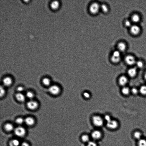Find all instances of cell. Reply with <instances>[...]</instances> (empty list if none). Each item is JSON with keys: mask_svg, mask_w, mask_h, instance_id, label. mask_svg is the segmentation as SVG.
Returning <instances> with one entry per match:
<instances>
[{"mask_svg": "<svg viewBox=\"0 0 146 146\" xmlns=\"http://www.w3.org/2000/svg\"><path fill=\"white\" fill-rule=\"evenodd\" d=\"M92 120L93 124L96 127H101L104 124V120L102 118L99 116H93L92 118Z\"/></svg>", "mask_w": 146, "mask_h": 146, "instance_id": "1", "label": "cell"}, {"mask_svg": "<svg viewBox=\"0 0 146 146\" xmlns=\"http://www.w3.org/2000/svg\"><path fill=\"white\" fill-rule=\"evenodd\" d=\"M14 132L16 136L22 137H24L25 135L26 131L24 127L19 126L14 129Z\"/></svg>", "mask_w": 146, "mask_h": 146, "instance_id": "2", "label": "cell"}, {"mask_svg": "<svg viewBox=\"0 0 146 146\" xmlns=\"http://www.w3.org/2000/svg\"><path fill=\"white\" fill-rule=\"evenodd\" d=\"M121 60L120 52L119 51H114L113 52L111 57V60L113 63H117L120 61Z\"/></svg>", "mask_w": 146, "mask_h": 146, "instance_id": "3", "label": "cell"}, {"mask_svg": "<svg viewBox=\"0 0 146 146\" xmlns=\"http://www.w3.org/2000/svg\"><path fill=\"white\" fill-rule=\"evenodd\" d=\"M100 6L97 3H93L89 7L90 12L93 14H97L100 9Z\"/></svg>", "mask_w": 146, "mask_h": 146, "instance_id": "4", "label": "cell"}, {"mask_svg": "<svg viewBox=\"0 0 146 146\" xmlns=\"http://www.w3.org/2000/svg\"><path fill=\"white\" fill-rule=\"evenodd\" d=\"M106 126L108 128L111 129H115L119 127V123L118 121L113 120H111L106 122Z\"/></svg>", "mask_w": 146, "mask_h": 146, "instance_id": "5", "label": "cell"}, {"mask_svg": "<svg viewBox=\"0 0 146 146\" xmlns=\"http://www.w3.org/2000/svg\"><path fill=\"white\" fill-rule=\"evenodd\" d=\"M49 91L51 94L56 95L60 93V87L57 85H53L49 87Z\"/></svg>", "mask_w": 146, "mask_h": 146, "instance_id": "6", "label": "cell"}, {"mask_svg": "<svg viewBox=\"0 0 146 146\" xmlns=\"http://www.w3.org/2000/svg\"><path fill=\"white\" fill-rule=\"evenodd\" d=\"M102 134L100 131L96 130L93 131L91 134V137L93 140H99L102 137Z\"/></svg>", "mask_w": 146, "mask_h": 146, "instance_id": "7", "label": "cell"}, {"mask_svg": "<svg viewBox=\"0 0 146 146\" xmlns=\"http://www.w3.org/2000/svg\"><path fill=\"white\" fill-rule=\"evenodd\" d=\"M125 60L126 63L129 65H133L136 64L137 62L134 57L131 55H128L126 56Z\"/></svg>", "mask_w": 146, "mask_h": 146, "instance_id": "8", "label": "cell"}, {"mask_svg": "<svg viewBox=\"0 0 146 146\" xmlns=\"http://www.w3.org/2000/svg\"><path fill=\"white\" fill-rule=\"evenodd\" d=\"M27 106L29 109L31 110H35L38 106V104L36 101L31 100L28 102Z\"/></svg>", "mask_w": 146, "mask_h": 146, "instance_id": "9", "label": "cell"}, {"mask_svg": "<svg viewBox=\"0 0 146 146\" xmlns=\"http://www.w3.org/2000/svg\"><path fill=\"white\" fill-rule=\"evenodd\" d=\"M141 29L140 27L137 25H132L130 27V32L133 35H138L140 32Z\"/></svg>", "mask_w": 146, "mask_h": 146, "instance_id": "10", "label": "cell"}, {"mask_svg": "<svg viewBox=\"0 0 146 146\" xmlns=\"http://www.w3.org/2000/svg\"><path fill=\"white\" fill-rule=\"evenodd\" d=\"M24 123L28 126H32L35 124V120L33 118L31 117H27L24 119Z\"/></svg>", "mask_w": 146, "mask_h": 146, "instance_id": "11", "label": "cell"}, {"mask_svg": "<svg viewBox=\"0 0 146 146\" xmlns=\"http://www.w3.org/2000/svg\"><path fill=\"white\" fill-rule=\"evenodd\" d=\"M128 81V78L125 76H122L120 77L119 82L120 85L123 86H125Z\"/></svg>", "mask_w": 146, "mask_h": 146, "instance_id": "12", "label": "cell"}, {"mask_svg": "<svg viewBox=\"0 0 146 146\" xmlns=\"http://www.w3.org/2000/svg\"><path fill=\"white\" fill-rule=\"evenodd\" d=\"M12 79L9 77H7L3 80V83L5 86H9L12 84Z\"/></svg>", "mask_w": 146, "mask_h": 146, "instance_id": "13", "label": "cell"}, {"mask_svg": "<svg viewBox=\"0 0 146 146\" xmlns=\"http://www.w3.org/2000/svg\"><path fill=\"white\" fill-rule=\"evenodd\" d=\"M128 75L131 77H135L137 74V70L135 68H130L128 70Z\"/></svg>", "mask_w": 146, "mask_h": 146, "instance_id": "14", "label": "cell"}, {"mask_svg": "<svg viewBox=\"0 0 146 146\" xmlns=\"http://www.w3.org/2000/svg\"><path fill=\"white\" fill-rule=\"evenodd\" d=\"M117 48L118 50L120 52H124L126 50L127 46L124 43L121 42L118 44Z\"/></svg>", "mask_w": 146, "mask_h": 146, "instance_id": "15", "label": "cell"}, {"mask_svg": "<svg viewBox=\"0 0 146 146\" xmlns=\"http://www.w3.org/2000/svg\"><path fill=\"white\" fill-rule=\"evenodd\" d=\"M142 136L143 134L142 132L139 130L135 131L133 134V137L137 141L142 138L143 137Z\"/></svg>", "mask_w": 146, "mask_h": 146, "instance_id": "16", "label": "cell"}, {"mask_svg": "<svg viewBox=\"0 0 146 146\" xmlns=\"http://www.w3.org/2000/svg\"><path fill=\"white\" fill-rule=\"evenodd\" d=\"M16 97L18 101L21 102H23L26 100L25 96L21 93H18L16 94Z\"/></svg>", "mask_w": 146, "mask_h": 146, "instance_id": "17", "label": "cell"}, {"mask_svg": "<svg viewBox=\"0 0 146 146\" xmlns=\"http://www.w3.org/2000/svg\"><path fill=\"white\" fill-rule=\"evenodd\" d=\"M4 129L5 130L8 132H11L14 130V126L13 125L10 123H7L5 124Z\"/></svg>", "mask_w": 146, "mask_h": 146, "instance_id": "18", "label": "cell"}, {"mask_svg": "<svg viewBox=\"0 0 146 146\" xmlns=\"http://www.w3.org/2000/svg\"><path fill=\"white\" fill-rule=\"evenodd\" d=\"M131 20L133 22L135 23H138L140 20V16L137 14H134L131 17Z\"/></svg>", "mask_w": 146, "mask_h": 146, "instance_id": "19", "label": "cell"}, {"mask_svg": "<svg viewBox=\"0 0 146 146\" xmlns=\"http://www.w3.org/2000/svg\"><path fill=\"white\" fill-rule=\"evenodd\" d=\"M60 6V3L57 1H54L51 3L50 6L52 9H56Z\"/></svg>", "mask_w": 146, "mask_h": 146, "instance_id": "20", "label": "cell"}, {"mask_svg": "<svg viewBox=\"0 0 146 146\" xmlns=\"http://www.w3.org/2000/svg\"><path fill=\"white\" fill-rule=\"evenodd\" d=\"M81 140L83 142L87 143L90 141V137L87 134H84L81 136Z\"/></svg>", "mask_w": 146, "mask_h": 146, "instance_id": "21", "label": "cell"}, {"mask_svg": "<svg viewBox=\"0 0 146 146\" xmlns=\"http://www.w3.org/2000/svg\"><path fill=\"white\" fill-rule=\"evenodd\" d=\"M20 144L19 141L16 139H13L9 142L10 146H19Z\"/></svg>", "mask_w": 146, "mask_h": 146, "instance_id": "22", "label": "cell"}, {"mask_svg": "<svg viewBox=\"0 0 146 146\" xmlns=\"http://www.w3.org/2000/svg\"><path fill=\"white\" fill-rule=\"evenodd\" d=\"M137 146H146V139L143 137L137 141Z\"/></svg>", "mask_w": 146, "mask_h": 146, "instance_id": "23", "label": "cell"}, {"mask_svg": "<svg viewBox=\"0 0 146 146\" xmlns=\"http://www.w3.org/2000/svg\"><path fill=\"white\" fill-rule=\"evenodd\" d=\"M131 91L129 88L127 86H124L122 90V92L123 94L126 95H129Z\"/></svg>", "mask_w": 146, "mask_h": 146, "instance_id": "24", "label": "cell"}, {"mask_svg": "<svg viewBox=\"0 0 146 146\" xmlns=\"http://www.w3.org/2000/svg\"><path fill=\"white\" fill-rule=\"evenodd\" d=\"M139 92L140 94L143 95H146V85H143L141 87Z\"/></svg>", "mask_w": 146, "mask_h": 146, "instance_id": "25", "label": "cell"}, {"mask_svg": "<svg viewBox=\"0 0 146 146\" xmlns=\"http://www.w3.org/2000/svg\"><path fill=\"white\" fill-rule=\"evenodd\" d=\"M100 9L104 13L108 12L109 10L108 6L105 4H103L101 5Z\"/></svg>", "mask_w": 146, "mask_h": 146, "instance_id": "26", "label": "cell"}, {"mask_svg": "<svg viewBox=\"0 0 146 146\" xmlns=\"http://www.w3.org/2000/svg\"><path fill=\"white\" fill-rule=\"evenodd\" d=\"M42 83L45 86H48L51 84V80L48 78H44L42 80Z\"/></svg>", "mask_w": 146, "mask_h": 146, "instance_id": "27", "label": "cell"}, {"mask_svg": "<svg viewBox=\"0 0 146 146\" xmlns=\"http://www.w3.org/2000/svg\"><path fill=\"white\" fill-rule=\"evenodd\" d=\"M24 122V119L21 117L17 118L16 120V123L19 125H21L23 124Z\"/></svg>", "mask_w": 146, "mask_h": 146, "instance_id": "28", "label": "cell"}, {"mask_svg": "<svg viewBox=\"0 0 146 146\" xmlns=\"http://www.w3.org/2000/svg\"><path fill=\"white\" fill-rule=\"evenodd\" d=\"M26 96L29 99H32L34 97V94L32 92L28 91L26 93Z\"/></svg>", "mask_w": 146, "mask_h": 146, "instance_id": "29", "label": "cell"}, {"mask_svg": "<svg viewBox=\"0 0 146 146\" xmlns=\"http://www.w3.org/2000/svg\"><path fill=\"white\" fill-rule=\"evenodd\" d=\"M136 65L137 68H142L143 67L144 65V64L142 61L141 60H139L136 62Z\"/></svg>", "mask_w": 146, "mask_h": 146, "instance_id": "30", "label": "cell"}, {"mask_svg": "<svg viewBox=\"0 0 146 146\" xmlns=\"http://www.w3.org/2000/svg\"><path fill=\"white\" fill-rule=\"evenodd\" d=\"M86 146H97V145L95 141H90L88 143Z\"/></svg>", "mask_w": 146, "mask_h": 146, "instance_id": "31", "label": "cell"}, {"mask_svg": "<svg viewBox=\"0 0 146 146\" xmlns=\"http://www.w3.org/2000/svg\"><path fill=\"white\" fill-rule=\"evenodd\" d=\"M131 92L134 95H136L137 94L139 91L137 88L134 87L132 88L131 90Z\"/></svg>", "mask_w": 146, "mask_h": 146, "instance_id": "32", "label": "cell"}, {"mask_svg": "<svg viewBox=\"0 0 146 146\" xmlns=\"http://www.w3.org/2000/svg\"><path fill=\"white\" fill-rule=\"evenodd\" d=\"M5 93V91L4 87L2 86H0V96H4Z\"/></svg>", "mask_w": 146, "mask_h": 146, "instance_id": "33", "label": "cell"}, {"mask_svg": "<svg viewBox=\"0 0 146 146\" xmlns=\"http://www.w3.org/2000/svg\"><path fill=\"white\" fill-rule=\"evenodd\" d=\"M125 24L126 27H131L132 26V23L129 20H126L125 23Z\"/></svg>", "mask_w": 146, "mask_h": 146, "instance_id": "34", "label": "cell"}, {"mask_svg": "<svg viewBox=\"0 0 146 146\" xmlns=\"http://www.w3.org/2000/svg\"><path fill=\"white\" fill-rule=\"evenodd\" d=\"M104 119L106 122L111 120V116L108 115H106L104 116Z\"/></svg>", "mask_w": 146, "mask_h": 146, "instance_id": "35", "label": "cell"}, {"mask_svg": "<svg viewBox=\"0 0 146 146\" xmlns=\"http://www.w3.org/2000/svg\"><path fill=\"white\" fill-rule=\"evenodd\" d=\"M83 95L86 98H89L90 97V94L87 92H85L83 93Z\"/></svg>", "mask_w": 146, "mask_h": 146, "instance_id": "36", "label": "cell"}, {"mask_svg": "<svg viewBox=\"0 0 146 146\" xmlns=\"http://www.w3.org/2000/svg\"><path fill=\"white\" fill-rule=\"evenodd\" d=\"M17 90L19 93H21L24 90V88L22 86H19L17 88Z\"/></svg>", "mask_w": 146, "mask_h": 146, "instance_id": "37", "label": "cell"}, {"mask_svg": "<svg viewBox=\"0 0 146 146\" xmlns=\"http://www.w3.org/2000/svg\"><path fill=\"white\" fill-rule=\"evenodd\" d=\"M21 146H30L29 144L26 142H23L21 144Z\"/></svg>", "mask_w": 146, "mask_h": 146, "instance_id": "38", "label": "cell"}, {"mask_svg": "<svg viewBox=\"0 0 146 146\" xmlns=\"http://www.w3.org/2000/svg\"><path fill=\"white\" fill-rule=\"evenodd\" d=\"M144 78H145V79L146 80V72L145 74H144Z\"/></svg>", "mask_w": 146, "mask_h": 146, "instance_id": "39", "label": "cell"}]
</instances>
